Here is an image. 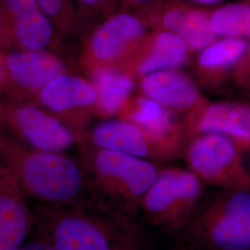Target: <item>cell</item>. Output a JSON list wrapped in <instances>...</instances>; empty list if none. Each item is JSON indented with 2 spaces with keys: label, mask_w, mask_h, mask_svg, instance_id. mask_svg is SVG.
Listing matches in <instances>:
<instances>
[{
  "label": "cell",
  "mask_w": 250,
  "mask_h": 250,
  "mask_svg": "<svg viewBox=\"0 0 250 250\" xmlns=\"http://www.w3.org/2000/svg\"><path fill=\"white\" fill-rule=\"evenodd\" d=\"M9 168L6 166V164L3 162V161L0 159V187L1 185L5 182V180L9 176Z\"/></svg>",
  "instance_id": "83f0119b"
},
{
  "label": "cell",
  "mask_w": 250,
  "mask_h": 250,
  "mask_svg": "<svg viewBox=\"0 0 250 250\" xmlns=\"http://www.w3.org/2000/svg\"><path fill=\"white\" fill-rule=\"evenodd\" d=\"M149 31L139 12L121 8L103 18L87 36L81 67L87 74L99 69H125Z\"/></svg>",
  "instance_id": "8992f818"
},
{
  "label": "cell",
  "mask_w": 250,
  "mask_h": 250,
  "mask_svg": "<svg viewBox=\"0 0 250 250\" xmlns=\"http://www.w3.org/2000/svg\"><path fill=\"white\" fill-rule=\"evenodd\" d=\"M57 32L36 0H0V47L46 50Z\"/></svg>",
  "instance_id": "9c48e42d"
},
{
  "label": "cell",
  "mask_w": 250,
  "mask_h": 250,
  "mask_svg": "<svg viewBox=\"0 0 250 250\" xmlns=\"http://www.w3.org/2000/svg\"><path fill=\"white\" fill-rule=\"evenodd\" d=\"M36 2L53 23L57 34L71 36L78 28L81 18L76 0H36Z\"/></svg>",
  "instance_id": "7402d4cb"
},
{
  "label": "cell",
  "mask_w": 250,
  "mask_h": 250,
  "mask_svg": "<svg viewBox=\"0 0 250 250\" xmlns=\"http://www.w3.org/2000/svg\"><path fill=\"white\" fill-rule=\"evenodd\" d=\"M190 53L188 45L178 36L150 30L124 70L135 79H141L153 72L178 69L188 62Z\"/></svg>",
  "instance_id": "9a60e30c"
},
{
  "label": "cell",
  "mask_w": 250,
  "mask_h": 250,
  "mask_svg": "<svg viewBox=\"0 0 250 250\" xmlns=\"http://www.w3.org/2000/svg\"><path fill=\"white\" fill-rule=\"evenodd\" d=\"M21 250H56L53 246L45 238L41 236H37L36 239L26 242V244L22 247Z\"/></svg>",
  "instance_id": "484cf974"
},
{
  "label": "cell",
  "mask_w": 250,
  "mask_h": 250,
  "mask_svg": "<svg viewBox=\"0 0 250 250\" xmlns=\"http://www.w3.org/2000/svg\"><path fill=\"white\" fill-rule=\"evenodd\" d=\"M204 187L189 169H160L144 196L139 215L152 227L176 236L205 196Z\"/></svg>",
  "instance_id": "5b68a950"
},
{
  "label": "cell",
  "mask_w": 250,
  "mask_h": 250,
  "mask_svg": "<svg viewBox=\"0 0 250 250\" xmlns=\"http://www.w3.org/2000/svg\"><path fill=\"white\" fill-rule=\"evenodd\" d=\"M38 235L56 250H151L156 241L142 220L95 199L79 205H37Z\"/></svg>",
  "instance_id": "6da1fadb"
},
{
  "label": "cell",
  "mask_w": 250,
  "mask_h": 250,
  "mask_svg": "<svg viewBox=\"0 0 250 250\" xmlns=\"http://www.w3.org/2000/svg\"><path fill=\"white\" fill-rule=\"evenodd\" d=\"M172 112L141 94L132 96L118 116L139 127L156 145L162 161H166L183 156L189 140L186 123L180 122Z\"/></svg>",
  "instance_id": "7c38bea8"
},
{
  "label": "cell",
  "mask_w": 250,
  "mask_h": 250,
  "mask_svg": "<svg viewBox=\"0 0 250 250\" xmlns=\"http://www.w3.org/2000/svg\"><path fill=\"white\" fill-rule=\"evenodd\" d=\"M97 92V115H118L132 98L135 78L124 69H99L88 74Z\"/></svg>",
  "instance_id": "ffe728a7"
},
{
  "label": "cell",
  "mask_w": 250,
  "mask_h": 250,
  "mask_svg": "<svg viewBox=\"0 0 250 250\" xmlns=\"http://www.w3.org/2000/svg\"><path fill=\"white\" fill-rule=\"evenodd\" d=\"M176 237L196 250H250V187L205 195Z\"/></svg>",
  "instance_id": "277c9868"
},
{
  "label": "cell",
  "mask_w": 250,
  "mask_h": 250,
  "mask_svg": "<svg viewBox=\"0 0 250 250\" xmlns=\"http://www.w3.org/2000/svg\"><path fill=\"white\" fill-rule=\"evenodd\" d=\"M93 198L127 214L139 216L145 194L160 169L151 161L78 143Z\"/></svg>",
  "instance_id": "3957f363"
},
{
  "label": "cell",
  "mask_w": 250,
  "mask_h": 250,
  "mask_svg": "<svg viewBox=\"0 0 250 250\" xmlns=\"http://www.w3.org/2000/svg\"><path fill=\"white\" fill-rule=\"evenodd\" d=\"M0 130L37 150L65 153L78 143L72 130L46 109L21 99L0 104Z\"/></svg>",
  "instance_id": "ba28073f"
},
{
  "label": "cell",
  "mask_w": 250,
  "mask_h": 250,
  "mask_svg": "<svg viewBox=\"0 0 250 250\" xmlns=\"http://www.w3.org/2000/svg\"><path fill=\"white\" fill-rule=\"evenodd\" d=\"M247 39L218 37L199 51L196 69L199 79L207 84H217L230 75L246 52Z\"/></svg>",
  "instance_id": "d6986e66"
},
{
  "label": "cell",
  "mask_w": 250,
  "mask_h": 250,
  "mask_svg": "<svg viewBox=\"0 0 250 250\" xmlns=\"http://www.w3.org/2000/svg\"><path fill=\"white\" fill-rule=\"evenodd\" d=\"M162 0H119L122 9L140 11Z\"/></svg>",
  "instance_id": "d4e9b609"
},
{
  "label": "cell",
  "mask_w": 250,
  "mask_h": 250,
  "mask_svg": "<svg viewBox=\"0 0 250 250\" xmlns=\"http://www.w3.org/2000/svg\"><path fill=\"white\" fill-rule=\"evenodd\" d=\"M4 78V62H3V53L0 51V87L3 83Z\"/></svg>",
  "instance_id": "f546056e"
},
{
  "label": "cell",
  "mask_w": 250,
  "mask_h": 250,
  "mask_svg": "<svg viewBox=\"0 0 250 250\" xmlns=\"http://www.w3.org/2000/svg\"><path fill=\"white\" fill-rule=\"evenodd\" d=\"M232 80L243 89L250 91V42L232 74Z\"/></svg>",
  "instance_id": "cb8c5ba5"
},
{
  "label": "cell",
  "mask_w": 250,
  "mask_h": 250,
  "mask_svg": "<svg viewBox=\"0 0 250 250\" xmlns=\"http://www.w3.org/2000/svg\"><path fill=\"white\" fill-rule=\"evenodd\" d=\"M36 98L41 106L67 125L78 140L87 129L90 118L97 115V92L92 82L63 73L49 82Z\"/></svg>",
  "instance_id": "30bf717a"
},
{
  "label": "cell",
  "mask_w": 250,
  "mask_h": 250,
  "mask_svg": "<svg viewBox=\"0 0 250 250\" xmlns=\"http://www.w3.org/2000/svg\"><path fill=\"white\" fill-rule=\"evenodd\" d=\"M0 159L26 197L39 205L65 207L94 200L83 162L65 153L34 149L0 130Z\"/></svg>",
  "instance_id": "7a4b0ae2"
},
{
  "label": "cell",
  "mask_w": 250,
  "mask_h": 250,
  "mask_svg": "<svg viewBox=\"0 0 250 250\" xmlns=\"http://www.w3.org/2000/svg\"><path fill=\"white\" fill-rule=\"evenodd\" d=\"M26 195L11 171L0 187V250H21L35 225Z\"/></svg>",
  "instance_id": "ac0fdd59"
},
{
  "label": "cell",
  "mask_w": 250,
  "mask_h": 250,
  "mask_svg": "<svg viewBox=\"0 0 250 250\" xmlns=\"http://www.w3.org/2000/svg\"><path fill=\"white\" fill-rule=\"evenodd\" d=\"M4 78L1 87L12 99L36 97L57 76L65 73V64L47 50H12L3 54Z\"/></svg>",
  "instance_id": "4fadbf2b"
},
{
  "label": "cell",
  "mask_w": 250,
  "mask_h": 250,
  "mask_svg": "<svg viewBox=\"0 0 250 250\" xmlns=\"http://www.w3.org/2000/svg\"><path fill=\"white\" fill-rule=\"evenodd\" d=\"M191 3H194L198 6H202V7H206V8H215L218 7L222 4L225 3L226 0H188Z\"/></svg>",
  "instance_id": "4316f807"
},
{
  "label": "cell",
  "mask_w": 250,
  "mask_h": 250,
  "mask_svg": "<svg viewBox=\"0 0 250 250\" xmlns=\"http://www.w3.org/2000/svg\"><path fill=\"white\" fill-rule=\"evenodd\" d=\"M191 170L205 186L250 188V173L245 154L231 137L197 134L189 138L183 152Z\"/></svg>",
  "instance_id": "52a82bcc"
},
{
  "label": "cell",
  "mask_w": 250,
  "mask_h": 250,
  "mask_svg": "<svg viewBox=\"0 0 250 250\" xmlns=\"http://www.w3.org/2000/svg\"><path fill=\"white\" fill-rule=\"evenodd\" d=\"M139 80L141 94L173 112L188 116L207 103L196 83L178 69L153 72Z\"/></svg>",
  "instance_id": "e0dca14e"
},
{
  "label": "cell",
  "mask_w": 250,
  "mask_h": 250,
  "mask_svg": "<svg viewBox=\"0 0 250 250\" xmlns=\"http://www.w3.org/2000/svg\"><path fill=\"white\" fill-rule=\"evenodd\" d=\"M139 12L150 30H161L181 37L190 52H199L218 37L210 27V8L188 0H162Z\"/></svg>",
  "instance_id": "8fae6325"
},
{
  "label": "cell",
  "mask_w": 250,
  "mask_h": 250,
  "mask_svg": "<svg viewBox=\"0 0 250 250\" xmlns=\"http://www.w3.org/2000/svg\"><path fill=\"white\" fill-rule=\"evenodd\" d=\"M248 112H249V120L250 124V105H248Z\"/></svg>",
  "instance_id": "4dcf8cb0"
},
{
  "label": "cell",
  "mask_w": 250,
  "mask_h": 250,
  "mask_svg": "<svg viewBox=\"0 0 250 250\" xmlns=\"http://www.w3.org/2000/svg\"><path fill=\"white\" fill-rule=\"evenodd\" d=\"M189 138L197 134H220L231 137L246 155L250 153L248 105L232 102L206 103L186 119Z\"/></svg>",
  "instance_id": "5bb4252c"
},
{
  "label": "cell",
  "mask_w": 250,
  "mask_h": 250,
  "mask_svg": "<svg viewBox=\"0 0 250 250\" xmlns=\"http://www.w3.org/2000/svg\"><path fill=\"white\" fill-rule=\"evenodd\" d=\"M78 143L148 161H162L161 153L151 139L139 127L121 118L95 125L81 136Z\"/></svg>",
  "instance_id": "2e32d148"
},
{
  "label": "cell",
  "mask_w": 250,
  "mask_h": 250,
  "mask_svg": "<svg viewBox=\"0 0 250 250\" xmlns=\"http://www.w3.org/2000/svg\"><path fill=\"white\" fill-rule=\"evenodd\" d=\"M79 14L90 18H105L115 11L119 0H76Z\"/></svg>",
  "instance_id": "603a6c76"
},
{
  "label": "cell",
  "mask_w": 250,
  "mask_h": 250,
  "mask_svg": "<svg viewBox=\"0 0 250 250\" xmlns=\"http://www.w3.org/2000/svg\"><path fill=\"white\" fill-rule=\"evenodd\" d=\"M210 27L217 37L250 39V0H234L212 8Z\"/></svg>",
  "instance_id": "44dd1931"
},
{
  "label": "cell",
  "mask_w": 250,
  "mask_h": 250,
  "mask_svg": "<svg viewBox=\"0 0 250 250\" xmlns=\"http://www.w3.org/2000/svg\"><path fill=\"white\" fill-rule=\"evenodd\" d=\"M151 250H159L157 249V245L155 244L154 245V247L152 248ZM194 250V249H192V248H189L188 246H186V245H184V244H182L181 242L177 241V244L174 246V247H172L171 249L170 250Z\"/></svg>",
  "instance_id": "f1b7e54d"
}]
</instances>
